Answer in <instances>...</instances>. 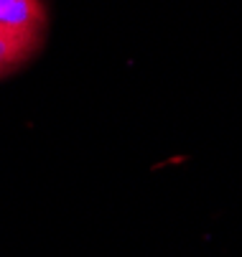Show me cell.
<instances>
[{"mask_svg": "<svg viewBox=\"0 0 242 257\" xmlns=\"http://www.w3.org/2000/svg\"><path fill=\"white\" fill-rule=\"evenodd\" d=\"M41 46V31L0 26V77L16 71Z\"/></svg>", "mask_w": 242, "mask_h": 257, "instance_id": "1", "label": "cell"}, {"mask_svg": "<svg viewBox=\"0 0 242 257\" xmlns=\"http://www.w3.org/2000/svg\"><path fill=\"white\" fill-rule=\"evenodd\" d=\"M0 26L44 31L46 26L44 0H0Z\"/></svg>", "mask_w": 242, "mask_h": 257, "instance_id": "2", "label": "cell"}]
</instances>
